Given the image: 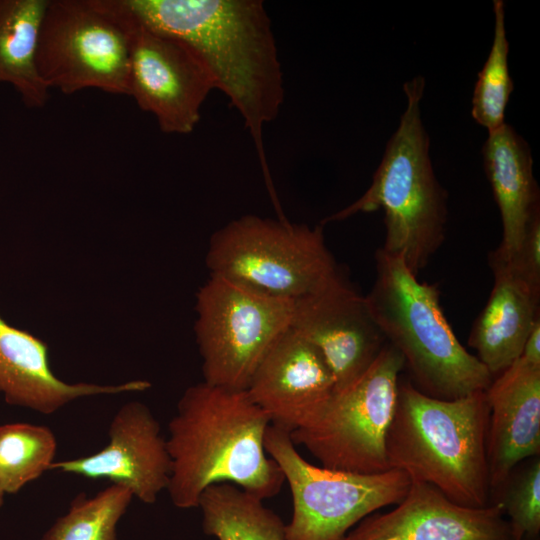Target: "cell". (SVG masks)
Masks as SVG:
<instances>
[{
	"label": "cell",
	"instance_id": "7c38bea8",
	"mask_svg": "<svg viewBox=\"0 0 540 540\" xmlns=\"http://www.w3.org/2000/svg\"><path fill=\"white\" fill-rule=\"evenodd\" d=\"M290 327L321 353L334 391L358 379L387 343L365 296L342 277L295 300Z\"/></svg>",
	"mask_w": 540,
	"mask_h": 540
},
{
	"label": "cell",
	"instance_id": "484cf974",
	"mask_svg": "<svg viewBox=\"0 0 540 540\" xmlns=\"http://www.w3.org/2000/svg\"><path fill=\"white\" fill-rule=\"evenodd\" d=\"M504 259L521 276L540 285V214L529 224L519 250L511 258Z\"/></svg>",
	"mask_w": 540,
	"mask_h": 540
},
{
	"label": "cell",
	"instance_id": "e0dca14e",
	"mask_svg": "<svg viewBox=\"0 0 540 540\" xmlns=\"http://www.w3.org/2000/svg\"><path fill=\"white\" fill-rule=\"evenodd\" d=\"M150 386L146 380L109 385L65 382L51 368L46 342L0 315V394L10 405L51 415L81 398L141 392Z\"/></svg>",
	"mask_w": 540,
	"mask_h": 540
},
{
	"label": "cell",
	"instance_id": "8992f818",
	"mask_svg": "<svg viewBox=\"0 0 540 540\" xmlns=\"http://www.w3.org/2000/svg\"><path fill=\"white\" fill-rule=\"evenodd\" d=\"M211 275L240 282L273 297L295 301L340 277L322 226L245 215L210 239Z\"/></svg>",
	"mask_w": 540,
	"mask_h": 540
},
{
	"label": "cell",
	"instance_id": "603a6c76",
	"mask_svg": "<svg viewBox=\"0 0 540 540\" xmlns=\"http://www.w3.org/2000/svg\"><path fill=\"white\" fill-rule=\"evenodd\" d=\"M133 495L112 484L92 497L78 494L67 512L44 532L41 540H117V526Z\"/></svg>",
	"mask_w": 540,
	"mask_h": 540
},
{
	"label": "cell",
	"instance_id": "ba28073f",
	"mask_svg": "<svg viewBox=\"0 0 540 540\" xmlns=\"http://www.w3.org/2000/svg\"><path fill=\"white\" fill-rule=\"evenodd\" d=\"M404 359L386 343L368 369L347 387L333 391L312 420L290 433L322 467L362 474L390 469L386 436Z\"/></svg>",
	"mask_w": 540,
	"mask_h": 540
},
{
	"label": "cell",
	"instance_id": "d6986e66",
	"mask_svg": "<svg viewBox=\"0 0 540 540\" xmlns=\"http://www.w3.org/2000/svg\"><path fill=\"white\" fill-rule=\"evenodd\" d=\"M482 155L502 222V240L495 251L503 258H511L519 250L532 219L540 214L531 150L514 128L504 123L488 133Z\"/></svg>",
	"mask_w": 540,
	"mask_h": 540
},
{
	"label": "cell",
	"instance_id": "7402d4cb",
	"mask_svg": "<svg viewBox=\"0 0 540 540\" xmlns=\"http://www.w3.org/2000/svg\"><path fill=\"white\" fill-rule=\"evenodd\" d=\"M57 449L53 431L43 425L0 426V484L6 494L19 492L49 471Z\"/></svg>",
	"mask_w": 540,
	"mask_h": 540
},
{
	"label": "cell",
	"instance_id": "8fae6325",
	"mask_svg": "<svg viewBox=\"0 0 540 540\" xmlns=\"http://www.w3.org/2000/svg\"><path fill=\"white\" fill-rule=\"evenodd\" d=\"M133 20L129 96L155 117L162 132L191 133L215 89L208 70L184 42Z\"/></svg>",
	"mask_w": 540,
	"mask_h": 540
},
{
	"label": "cell",
	"instance_id": "44dd1931",
	"mask_svg": "<svg viewBox=\"0 0 540 540\" xmlns=\"http://www.w3.org/2000/svg\"><path fill=\"white\" fill-rule=\"evenodd\" d=\"M263 501L234 484H213L198 502L202 529L217 540H285V524Z\"/></svg>",
	"mask_w": 540,
	"mask_h": 540
},
{
	"label": "cell",
	"instance_id": "6da1fadb",
	"mask_svg": "<svg viewBox=\"0 0 540 540\" xmlns=\"http://www.w3.org/2000/svg\"><path fill=\"white\" fill-rule=\"evenodd\" d=\"M142 25L175 37L197 55L215 89L242 117L270 192L263 132L284 102L271 20L261 0H124Z\"/></svg>",
	"mask_w": 540,
	"mask_h": 540
},
{
	"label": "cell",
	"instance_id": "cb8c5ba5",
	"mask_svg": "<svg viewBox=\"0 0 540 540\" xmlns=\"http://www.w3.org/2000/svg\"><path fill=\"white\" fill-rule=\"evenodd\" d=\"M494 37L485 64L478 73L472 96L471 114L474 120L492 132L504 122L505 109L514 84L508 69L509 42L505 28V4L493 1Z\"/></svg>",
	"mask_w": 540,
	"mask_h": 540
},
{
	"label": "cell",
	"instance_id": "3957f363",
	"mask_svg": "<svg viewBox=\"0 0 540 540\" xmlns=\"http://www.w3.org/2000/svg\"><path fill=\"white\" fill-rule=\"evenodd\" d=\"M485 391L438 399L400 379L386 436L390 469L434 486L459 505H490Z\"/></svg>",
	"mask_w": 540,
	"mask_h": 540
},
{
	"label": "cell",
	"instance_id": "d4e9b609",
	"mask_svg": "<svg viewBox=\"0 0 540 540\" xmlns=\"http://www.w3.org/2000/svg\"><path fill=\"white\" fill-rule=\"evenodd\" d=\"M508 516L512 540H538L540 533V458L518 464L506 481L491 494Z\"/></svg>",
	"mask_w": 540,
	"mask_h": 540
},
{
	"label": "cell",
	"instance_id": "ac0fdd59",
	"mask_svg": "<svg viewBox=\"0 0 540 540\" xmlns=\"http://www.w3.org/2000/svg\"><path fill=\"white\" fill-rule=\"evenodd\" d=\"M488 264L493 287L472 325L468 345L494 378L521 356L532 327L540 319V285L521 276L494 250L488 254Z\"/></svg>",
	"mask_w": 540,
	"mask_h": 540
},
{
	"label": "cell",
	"instance_id": "9a60e30c",
	"mask_svg": "<svg viewBox=\"0 0 540 540\" xmlns=\"http://www.w3.org/2000/svg\"><path fill=\"white\" fill-rule=\"evenodd\" d=\"M270 424L292 433L307 425L334 391L321 353L289 327L272 345L246 389Z\"/></svg>",
	"mask_w": 540,
	"mask_h": 540
},
{
	"label": "cell",
	"instance_id": "4316f807",
	"mask_svg": "<svg viewBox=\"0 0 540 540\" xmlns=\"http://www.w3.org/2000/svg\"><path fill=\"white\" fill-rule=\"evenodd\" d=\"M520 357L532 365L540 366V319L532 327Z\"/></svg>",
	"mask_w": 540,
	"mask_h": 540
},
{
	"label": "cell",
	"instance_id": "7a4b0ae2",
	"mask_svg": "<svg viewBox=\"0 0 540 540\" xmlns=\"http://www.w3.org/2000/svg\"><path fill=\"white\" fill-rule=\"evenodd\" d=\"M268 415L246 390L206 382L188 387L168 424L171 473L167 491L180 509L198 507L203 491L231 483L263 500L285 482L264 440Z\"/></svg>",
	"mask_w": 540,
	"mask_h": 540
},
{
	"label": "cell",
	"instance_id": "5b68a950",
	"mask_svg": "<svg viewBox=\"0 0 540 540\" xmlns=\"http://www.w3.org/2000/svg\"><path fill=\"white\" fill-rule=\"evenodd\" d=\"M436 284L420 282L399 256L375 252V279L365 296L386 342L404 359L421 392L456 399L485 391L493 376L459 342L448 323Z\"/></svg>",
	"mask_w": 540,
	"mask_h": 540
},
{
	"label": "cell",
	"instance_id": "2e32d148",
	"mask_svg": "<svg viewBox=\"0 0 540 540\" xmlns=\"http://www.w3.org/2000/svg\"><path fill=\"white\" fill-rule=\"evenodd\" d=\"M485 392L489 406L486 455L492 494L518 464L540 454V366L519 357L493 378Z\"/></svg>",
	"mask_w": 540,
	"mask_h": 540
},
{
	"label": "cell",
	"instance_id": "30bf717a",
	"mask_svg": "<svg viewBox=\"0 0 540 540\" xmlns=\"http://www.w3.org/2000/svg\"><path fill=\"white\" fill-rule=\"evenodd\" d=\"M294 301L217 275L196 294L194 330L204 382L246 390L258 365L290 327Z\"/></svg>",
	"mask_w": 540,
	"mask_h": 540
},
{
	"label": "cell",
	"instance_id": "9c48e42d",
	"mask_svg": "<svg viewBox=\"0 0 540 540\" xmlns=\"http://www.w3.org/2000/svg\"><path fill=\"white\" fill-rule=\"evenodd\" d=\"M264 445L292 496L285 540H344L365 517L398 504L411 484L410 477L398 469L362 474L315 466L297 451L289 431L271 424Z\"/></svg>",
	"mask_w": 540,
	"mask_h": 540
},
{
	"label": "cell",
	"instance_id": "83f0119b",
	"mask_svg": "<svg viewBox=\"0 0 540 540\" xmlns=\"http://www.w3.org/2000/svg\"><path fill=\"white\" fill-rule=\"evenodd\" d=\"M6 493L5 491L3 490L1 484H0V508L2 507L3 503H4V497H5Z\"/></svg>",
	"mask_w": 540,
	"mask_h": 540
},
{
	"label": "cell",
	"instance_id": "4fadbf2b",
	"mask_svg": "<svg viewBox=\"0 0 540 540\" xmlns=\"http://www.w3.org/2000/svg\"><path fill=\"white\" fill-rule=\"evenodd\" d=\"M108 443L98 452L54 461L49 471L107 479L126 487L145 504H153L167 489L171 459L166 439L150 408L139 401L122 405L108 429Z\"/></svg>",
	"mask_w": 540,
	"mask_h": 540
},
{
	"label": "cell",
	"instance_id": "277c9868",
	"mask_svg": "<svg viewBox=\"0 0 540 540\" xmlns=\"http://www.w3.org/2000/svg\"><path fill=\"white\" fill-rule=\"evenodd\" d=\"M424 87L422 76L404 84L407 106L371 185L356 201L322 221H341L382 208L386 232L380 248L401 257L415 275L442 246L448 215L447 192L435 176L421 119Z\"/></svg>",
	"mask_w": 540,
	"mask_h": 540
},
{
	"label": "cell",
	"instance_id": "52a82bcc",
	"mask_svg": "<svg viewBox=\"0 0 540 540\" xmlns=\"http://www.w3.org/2000/svg\"><path fill=\"white\" fill-rule=\"evenodd\" d=\"M134 20L124 0H49L37 65L50 90L129 95Z\"/></svg>",
	"mask_w": 540,
	"mask_h": 540
},
{
	"label": "cell",
	"instance_id": "5bb4252c",
	"mask_svg": "<svg viewBox=\"0 0 540 540\" xmlns=\"http://www.w3.org/2000/svg\"><path fill=\"white\" fill-rule=\"evenodd\" d=\"M344 540H512V536L499 503L462 506L434 486L411 480L393 510L365 517Z\"/></svg>",
	"mask_w": 540,
	"mask_h": 540
},
{
	"label": "cell",
	"instance_id": "ffe728a7",
	"mask_svg": "<svg viewBox=\"0 0 540 540\" xmlns=\"http://www.w3.org/2000/svg\"><path fill=\"white\" fill-rule=\"evenodd\" d=\"M49 0H0V82L11 85L29 108H41L49 89L37 65Z\"/></svg>",
	"mask_w": 540,
	"mask_h": 540
}]
</instances>
